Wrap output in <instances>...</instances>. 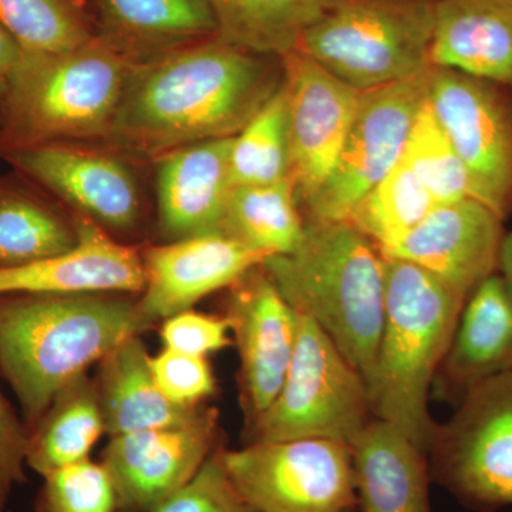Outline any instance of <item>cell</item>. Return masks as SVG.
I'll use <instances>...</instances> for the list:
<instances>
[{"label": "cell", "instance_id": "e0dca14e", "mask_svg": "<svg viewBox=\"0 0 512 512\" xmlns=\"http://www.w3.org/2000/svg\"><path fill=\"white\" fill-rule=\"evenodd\" d=\"M504 218L474 198L437 205L396 247L380 251L420 266L461 298L498 271Z\"/></svg>", "mask_w": 512, "mask_h": 512}, {"label": "cell", "instance_id": "52a82bcc", "mask_svg": "<svg viewBox=\"0 0 512 512\" xmlns=\"http://www.w3.org/2000/svg\"><path fill=\"white\" fill-rule=\"evenodd\" d=\"M295 349L271 406L249 426V443L330 439L352 443L373 416L365 377L315 319L292 305Z\"/></svg>", "mask_w": 512, "mask_h": 512}, {"label": "cell", "instance_id": "2e32d148", "mask_svg": "<svg viewBox=\"0 0 512 512\" xmlns=\"http://www.w3.org/2000/svg\"><path fill=\"white\" fill-rule=\"evenodd\" d=\"M141 254L144 289L136 306L143 332L188 311L205 296L229 288L268 259L222 232L177 239Z\"/></svg>", "mask_w": 512, "mask_h": 512}, {"label": "cell", "instance_id": "603a6c76", "mask_svg": "<svg viewBox=\"0 0 512 512\" xmlns=\"http://www.w3.org/2000/svg\"><path fill=\"white\" fill-rule=\"evenodd\" d=\"M97 35L141 64L217 36L208 0H89Z\"/></svg>", "mask_w": 512, "mask_h": 512}, {"label": "cell", "instance_id": "484cf974", "mask_svg": "<svg viewBox=\"0 0 512 512\" xmlns=\"http://www.w3.org/2000/svg\"><path fill=\"white\" fill-rule=\"evenodd\" d=\"M217 37L255 55L284 57L298 50L306 30L332 0H208Z\"/></svg>", "mask_w": 512, "mask_h": 512}, {"label": "cell", "instance_id": "4316f807", "mask_svg": "<svg viewBox=\"0 0 512 512\" xmlns=\"http://www.w3.org/2000/svg\"><path fill=\"white\" fill-rule=\"evenodd\" d=\"M76 224L42 195L0 178V271L76 247Z\"/></svg>", "mask_w": 512, "mask_h": 512}, {"label": "cell", "instance_id": "7c38bea8", "mask_svg": "<svg viewBox=\"0 0 512 512\" xmlns=\"http://www.w3.org/2000/svg\"><path fill=\"white\" fill-rule=\"evenodd\" d=\"M0 158L110 234L134 231L140 222L136 175L113 151L43 143L0 151Z\"/></svg>", "mask_w": 512, "mask_h": 512}, {"label": "cell", "instance_id": "4dcf8cb0", "mask_svg": "<svg viewBox=\"0 0 512 512\" xmlns=\"http://www.w3.org/2000/svg\"><path fill=\"white\" fill-rule=\"evenodd\" d=\"M229 171L232 187L278 183L291 177L284 82L247 126L232 138Z\"/></svg>", "mask_w": 512, "mask_h": 512}, {"label": "cell", "instance_id": "e575fe53", "mask_svg": "<svg viewBox=\"0 0 512 512\" xmlns=\"http://www.w3.org/2000/svg\"><path fill=\"white\" fill-rule=\"evenodd\" d=\"M150 365L154 379L171 402L200 406L217 392V380L205 356L164 348L150 357Z\"/></svg>", "mask_w": 512, "mask_h": 512}, {"label": "cell", "instance_id": "f546056e", "mask_svg": "<svg viewBox=\"0 0 512 512\" xmlns=\"http://www.w3.org/2000/svg\"><path fill=\"white\" fill-rule=\"evenodd\" d=\"M0 23L25 52H66L97 35L89 0H0Z\"/></svg>", "mask_w": 512, "mask_h": 512}, {"label": "cell", "instance_id": "5b68a950", "mask_svg": "<svg viewBox=\"0 0 512 512\" xmlns=\"http://www.w3.org/2000/svg\"><path fill=\"white\" fill-rule=\"evenodd\" d=\"M137 66L99 35L66 52L23 50L0 103V151L106 140Z\"/></svg>", "mask_w": 512, "mask_h": 512}, {"label": "cell", "instance_id": "5bb4252c", "mask_svg": "<svg viewBox=\"0 0 512 512\" xmlns=\"http://www.w3.org/2000/svg\"><path fill=\"white\" fill-rule=\"evenodd\" d=\"M288 100L291 177L306 204L338 163L359 104V90L301 50L281 57Z\"/></svg>", "mask_w": 512, "mask_h": 512}, {"label": "cell", "instance_id": "30bf717a", "mask_svg": "<svg viewBox=\"0 0 512 512\" xmlns=\"http://www.w3.org/2000/svg\"><path fill=\"white\" fill-rule=\"evenodd\" d=\"M429 69L360 94L338 163L305 204L311 220L348 221L362 198L399 164L414 120L427 100Z\"/></svg>", "mask_w": 512, "mask_h": 512}, {"label": "cell", "instance_id": "83f0119b", "mask_svg": "<svg viewBox=\"0 0 512 512\" xmlns=\"http://www.w3.org/2000/svg\"><path fill=\"white\" fill-rule=\"evenodd\" d=\"M298 200L292 177L278 183L232 187L224 234L268 258L291 254L305 229Z\"/></svg>", "mask_w": 512, "mask_h": 512}, {"label": "cell", "instance_id": "ffe728a7", "mask_svg": "<svg viewBox=\"0 0 512 512\" xmlns=\"http://www.w3.org/2000/svg\"><path fill=\"white\" fill-rule=\"evenodd\" d=\"M512 373V295L495 272L467 296L433 387L458 402L477 384Z\"/></svg>", "mask_w": 512, "mask_h": 512}, {"label": "cell", "instance_id": "1f68e13d", "mask_svg": "<svg viewBox=\"0 0 512 512\" xmlns=\"http://www.w3.org/2000/svg\"><path fill=\"white\" fill-rule=\"evenodd\" d=\"M402 160L437 204L473 198L466 167L427 100L414 120Z\"/></svg>", "mask_w": 512, "mask_h": 512}, {"label": "cell", "instance_id": "8d00e7d4", "mask_svg": "<svg viewBox=\"0 0 512 512\" xmlns=\"http://www.w3.org/2000/svg\"><path fill=\"white\" fill-rule=\"evenodd\" d=\"M29 431L0 392V512L8 508L13 491L26 483Z\"/></svg>", "mask_w": 512, "mask_h": 512}, {"label": "cell", "instance_id": "cb8c5ba5", "mask_svg": "<svg viewBox=\"0 0 512 512\" xmlns=\"http://www.w3.org/2000/svg\"><path fill=\"white\" fill-rule=\"evenodd\" d=\"M140 335L130 336L101 359L94 379L106 433L111 437L183 426L197 419L205 404L181 406L160 389Z\"/></svg>", "mask_w": 512, "mask_h": 512}, {"label": "cell", "instance_id": "4fadbf2b", "mask_svg": "<svg viewBox=\"0 0 512 512\" xmlns=\"http://www.w3.org/2000/svg\"><path fill=\"white\" fill-rule=\"evenodd\" d=\"M218 409L205 406L183 426L111 437L101 464L113 481L119 512H151L201 470L220 447Z\"/></svg>", "mask_w": 512, "mask_h": 512}, {"label": "cell", "instance_id": "277c9868", "mask_svg": "<svg viewBox=\"0 0 512 512\" xmlns=\"http://www.w3.org/2000/svg\"><path fill=\"white\" fill-rule=\"evenodd\" d=\"M262 265L286 301L308 312L367 382L384 319L380 249L349 222L308 218L298 247Z\"/></svg>", "mask_w": 512, "mask_h": 512}, {"label": "cell", "instance_id": "3957f363", "mask_svg": "<svg viewBox=\"0 0 512 512\" xmlns=\"http://www.w3.org/2000/svg\"><path fill=\"white\" fill-rule=\"evenodd\" d=\"M383 259V328L366 382L373 416L427 451L437 424L430 390L466 299L412 262Z\"/></svg>", "mask_w": 512, "mask_h": 512}, {"label": "cell", "instance_id": "f1b7e54d", "mask_svg": "<svg viewBox=\"0 0 512 512\" xmlns=\"http://www.w3.org/2000/svg\"><path fill=\"white\" fill-rule=\"evenodd\" d=\"M430 191L403 160L350 214L349 224L380 251L396 247L437 207Z\"/></svg>", "mask_w": 512, "mask_h": 512}, {"label": "cell", "instance_id": "6da1fadb", "mask_svg": "<svg viewBox=\"0 0 512 512\" xmlns=\"http://www.w3.org/2000/svg\"><path fill=\"white\" fill-rule=\"evenodd\" d=\"M284 82L279 57L255 55L217 36L138 64L106 140L158 158L235 137Z\"/></svg>", "mask_w": 512, "mask_h": 512}, {"label": "cell", "instance_id": "8992f818", "mask_svg": "<svg viewBox=\"0 0 512 512\" xmlns=\"http://www.w3.org/2000/svg\"><path fill=\"white\" fill-rule=\"evenodd\" d=\"M434 0H332L298 50L359 92L429 69Z\"/></svg>", "mask_w": 512, "mask_h": 512}, {"label": "cell", "instance_id": "7a4b0ae2", "mask_svg": "<svg viewBox=\"0 0 512 512\" xmlns=\"http://www.w3.org/2000/svg\"><path fill=\"white\" fill-rule=\"evenodd\" d=\"M136 302L117 293L0 295V373L28 431L66 384L143 333Z\"/></svg>", "mask_w": 512, "mask_h": 512}, {"label": "cell", "instance_id": "9c48e42d", "mask_svg": "<svg viewBox=\"0 0 512 512\" xmlns=\"http://www.w3.org/2000/svg\"><path fill=\"white\" fill-rule=\"evenodd\" d=\"M232 484L256 512L356 511L352 451L330 439L255 441L222 447Z\"/></svg>", "mask_w": 512, "mask_h": 512}, {"label": "cell", "instance_id": "8fae6325", "mask_svg": "<svg viewBox=\"0 0 512 512\" xmlns=\"http://www.w3.org/2000/svg\"><path fill=\"white\" fill-rule=\"evenodd\" d=\"M498 84L430 66L427 101L470 178L471 197L507 215L512 204V109Z\"/></svg>", "mask_w": 512, "mask_h": 512}, {"label": "cell", "instance_id": "7402d4cb", "mask_svg": "<svg viewBox=\"0 0 512 512\" xmlns=\"http://www.w3.org/2000/svg\"><path fill=\"white\" fill-rule=\"evenodd\" d=\"M349 446L360 512H433L429 456L403 431L375 417Z\"/></svg>", "mask_w": 512, "mask_h": 512}, {"label": "cell", "instance_id": "f35d334b", "mask_svg": "<svg viewBox=\"0 0 512 512\" xmlns=\"http://www.w3.org/2000/svg\"><path fill=\"white\" fill-rule=\"evenodd\" d=\"M497 272L512 295V232L505 234L503 245H501Z\"/></svg>", "mask_w": 512, "mask_h": 512}, {"label": "cell", "instance_id": "d590c367", "mask_svg": "<svg viewBox=\"0 0 512 512\" xmlns=\"http://www.w3.org/2000/svg\"><path fill=\"white\" fill-rule=\"evenodd\" d=\"M228 320L188 309L170 316L161 326L164 348L205 356L232 345Z\"/></svg>", "mask_w": 512, "mask_h": 512}, {"label": "cell", "instance_id": "836d02e7", "mask_svg": "<svg viewBox=\"0 0 512 512\" xmlns=\"http://www.w3.org/2000/svg\"><path fill=\"white\" fill-rule=\"evenodd\" d=\"M218 447L183 488L151 512H256L232 484Z\"/></svg>", "mask_w": 512, "mask_h": 512}, {"label": "cell", "instance_id": "ac0fdd59", "mask_svg": "<svg viewBox=\"0 0 512 512\" xmlns=\"http://www.w3.org/2000/svg\"><path fill=\"white\" fill-rule=\"evenodd\" d=\"M76 247L36 264L0 271V295H140L144 289L143 254L111 237L89 218H73Z\"/></svg>", "mask_w": 512, "mask_h": 512}, {"label": "cell", "instance_id": "9a60e30c", "mask_svg": "<svg viewBox=\"0 0 512 512\" xmlns=\"http://www.w3.org/2000/svg\"><path fill=\"white\" fill-rule=\"evenodd\" d=\"M224 318L238 348L241 403L251 426L284 384L295 349V312L259 265L229 286Z\"/></svg>", "mask_w": 512, "mask_h": 512}, {"label": "cell", "instance_id": "ba28073f", "mask_svg": "<svg viewBox=\"0 0 512 512\" xmlns=\"http://www.w3.org/2000/svg\"><path fill=\"white\" fill-rule=\"evenodd\" d=\"M437 423L427 456L431 480L477 512L512 505V373L468 390Z\"/></svg>", "mask_w": 512, "mask_h": 512}, {"label": "cell", "instance_id": "44dd1931", "mask_svg": "<svg viewBox=\"0 0 512 512\" xmlns=\"http://www.w3.org/2000/svg\"><path fill=\"white\" fill-rule=\"evenodd\" d=\"M430 64L512 86V0H434Z\"/></svg>", "mask_w": 512, "mask_h": 512}, {"label": "cell", "instance_id": "74e56055", "mask_svg": "<svg viewBox=\"0 0 512 512\" xmlns=\"http://www.w3.org/2000/svg\"><path fill=\"white\" fill-rule=\"evenodd\" d=\"M22 55V47L0 23V103Z\"/></svg>", "mask_w": 512, "mask_h": 512}, {"label": "cell", "instance_id": "d6a6232c", "mask_svg": "<svg viewBox=\"0 0 512 512\" xmlns=\"http://www.w3.org/2000/svg\"><path fill=\"white\" fill-rule=\"evenodd\" d=\"M35 512H119L106 467L86 460L43 478Z\"/></svg>", "mask_w": 512, "mask_h": 512}, {"label": "cell", "instance_id": "d4e9b609", "mask_svg": "<svg viewBox=\"0 0 512 512\" xmlns=\"http://www.w3.org/2000/svg\"><path fill=\"white\" fill-rule=\"evenodd\" d=\"M106 433L94 379L76 377L56 394L42 419L29 430L26 466L40 477L89 460Z\"/></svg>", "mask_w": 512, "mask_h": 512}, {"label": "cell", "instance_id": "d6986e66", "mask_svg": "<svg viewBox=\"0 0 512 512\" xmlns=\"http://www.w3.org/2000/svg\"><path fill=\"white\" fill-rule=\"evenodd\" d=\"M232 138L188 144L156 158L158 224L170 241L224 234L225 208L232 190Z\"/></svg>", "mask_w": 512, "mask_h": 512}, {"label": "cell", "instance_id": "ab89813d", "mask_svg": "<svg viewBox=\"0 0 512 512\" xmlns=\"http://www.w3.org/2000/svg\"><path fill=\"white\" fill-rule=\"evenodd\" d=\"M346 512H355V511H346Z\"/></svg>", "mask_w": 512, "mask_h": 512}]
</instances>
